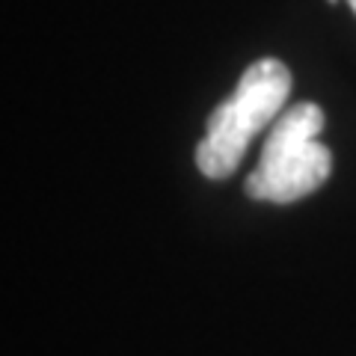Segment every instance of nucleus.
<instances>
[{
    "label": "nucleus",
    "instance_id": "nucleus-4",
    "mask_svg": "<svg viewBox=\"0 0 356 356\" xmlns=\"http://www.w3.org/2000/svg\"><path fill=\"white\" fill-rule=\"evenodd\" d=\"M330 3H336V0H330Z\"/></svg>",
    "mask_w": 356,
    "mask_h": 356
},
{
    "label": "nucleus",
    "instance_id": "nucleus-1",
    "mask_svg": "<svg viewBox=\"0 0 356 356\" xmlns=\"http://www.w3.org/2000/svg\"><path fill=\"white\" fill-rule=\"evenodd\" d=\"M288 92H291V72L285 63L273 57L252 63L241 74L232 98L208 116L205 137L196 146L199 172L214 181L235 172L255 134L280 119Z\"/></svg>",
    "mask_w": 356,
    "mask_h": 356
},
{
    "label": "nucleus",
    "instance_id": "nucleus-2",
    "mask_svg": "<svg viewBox=\"0 0 356 356\" xmlns=\"http://www.w3.org/2000/svg\"><path fill=\"white\" fill-rule=\"evenodd\" d=\"M324 131V110L300 102L280 113L264 140L259 166L247 178V196L259 202L288 205L315 193L330 178L332 154L318 134Z\"/></svg>",
    "mask_w": 356,
    "mask_h": 356
},
{
    "label": "nucleus",
    "instance_id": "nucleus-3",
    "mask_svg": "<svg viewBox=\"0 0 356 356\" xmlns=\"http://www.w3.org/2000/svg\"><path fill=\"white\" fill-rule=\"evenodd\" d=\"M348 3H350V9H353V13H356V0H348Z\"/></svg>",
    "mask_w": 356,
    "mask_h": 356
}]
</instances>
